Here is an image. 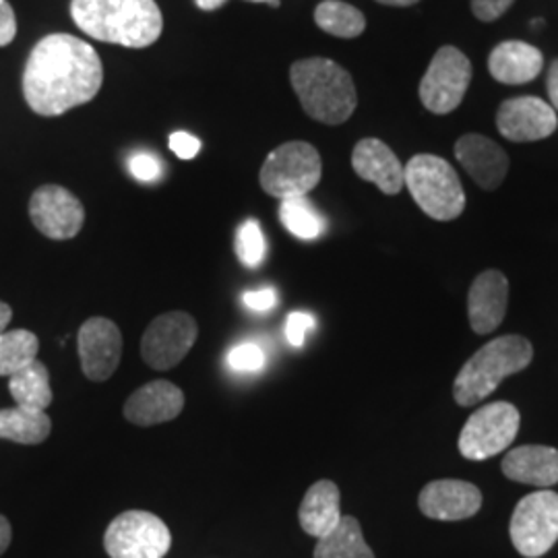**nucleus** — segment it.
<instances>
[{
    "label": "nucleus",
    "instance_id": "1",
    "mask_svg": "<svg viewBox=\"0 0 558 558\" xmlns=\"http://www.w3.org/2000/svg\"><path fill=\"white\" fill-rule=\"evenodd\" d=\"M104 83L100 54L69 34H50L29 52L23 69V98L40 117L64 112L94 100Z\"/></svg>",
    "mask_w": 558,
    "mask_h": 558
},
{
    "label": "nucleus",
    "instance_id": "2",
    "mask_svg": "<svg viewBox=\"0 0 558 558\" xmlns=\"http://www.w3.org/2000/svg\"><path fill=\"white\" fill-rule=\"evenodd\" d=\"M71 17L89 38L124 48H149L163 29L156 0H71Z\"/></svg>",
    "mask_w": 558,
    "mask_h": 558
},
{
    "label": "nucleus",
    "instance_id": "3",
    "mask_svg": "<svg viewBox=\"0 0 558 558\" xmlns=\"http://www.w3.org/2000/svg\"><path fill=\"white\" fill-rule=\"evenodd\" d=\"M290 83L306 117L323 124H343L359 106L352 75L333 60L317 57L294 62Z\"/></svg>",
    "mask_w": 558,
    "mask_h": 558
},
{
    "label": "nucleus",
    "instance_id": "4",
    "mask_svg": "<svg viewBox=\"0 0 558 558\" xmlns=\"http://www.w3.org/2000/svg\"><path fill=\"white\" fill-rule=\"evenodd\" d=\"M534 359L532 343L521 336H502L482 345L463 364L453 385V398L459 405L472 408L488 398L500 380L521 373Z\"/></svg>",
    "mask_w": 558,
    "mask_h": 558
},
{
    "label": "nucleus",
    "instance_id": "5",
    "mask_svg": "<svg viewBox=\"0 0 558 558\" xmlns=\"http://www.w3.org/2000/svg\"><path fill=\"white\" fill-rule=\"evenodd\" d=\"M405 186L420 209L437 221H451L465 209V193L458 172L447 160L420 154L403 166Z\"/></svg>",
    "mask_w": 558,
    "mask_h": 558
},
{
    "label": "nucleus",
    "instance_id": "6",
    "mask_svg": "<svg viewBox=\"0 0 558 558\" xmlns=\"http://www.w3.org/2000/svg\"><path fill=\"white\" fill-rule=\"evenodd\" d=\"M323 177L319 151L304 141H290L274 149L260 168V186L276 199L306 197Z\"/></svg>",
    "mask_w": 558,
    "mask_h": 558
},
{
    "label": "nucleus",
    "instance_id": "7",
    "mask_svg": "<svg viewBox=\"0 0 558 558\" xmlns=\"http://www.w3.org/2000/svg\"><path fill=\"white\" fill-rule=\"evenodd\" d=\"M519 410L513 403L495 401L476 410L461 428L459 453L472 461H484L502 453L519 433Z\"/></svg>",
    "mask_w": 558,
    "mask_h": 558
},
{
    "label": "nucleus",
    "instance_id": "8",
    "mask_svg": "<svg viewBox=\"0 0 558 558\" xmlns=\"http://www.w3.org/2000/svg\"><path fill=\"white\" fill-rule=\"evenodd\" d=\"M511 542L521 557H544L558 542V495L539 488L519 500L511 525Z\"/></svg>",
    "mask_w": 558,
    "mask_h": 558
},
{
    "label": "nucleus",
    "instance_id": "9",
    "mask_svg": "<svg viewBox=\"0 0 558 558\" xmlns=\"http://www.w3.org/2000/svg\"><path fill=\"white\" fill-rule=\"evenodd\" d=\"M170 546L168 525L149 511H124L104 534V548L110 558H163Z\"/></svg>",
    "mask_w": 558,
    "mask_h": 558
},
{
    "label": "nucleus",
    "instance_id": "10",
    "mask_svg": "<svg viewBox=\"0 0 558 558\" xmlns=\"http://www.w3.org/2000/svg\"><path fill=\"white\" fill-rule=\"evenodd\" d=\"M470 81V59L456 46H442L420 81V101L433 114H449L465 98Z\"/></svg>",
    "mask_w": 558,
    "mask_h": 558
},
{
    "label": "nucleus",
    "instance_id": "11",
    "mask_svg": "<svg viewBox=\"0 0 558 558\" xmlns=\"http://www.w3.org/2000/svg\"><path fill=\"white\" fill-rule=\"evenodd\" d=\"M197 336V320L189 313H166L151 320L145 329L141 339V356L156 371H170L191 352Z\"/></svg>",
    "mask_w": 558,
    "mask_h": 558
},
{
    "label": "nucleus",
    "instance_id": "12",
    "mask_svg": "<svg viewBox=\"0 0 558 558\" xmlns=\"http://www.w3.org/2000/svg\"><path fill=\"white\" fill-rule=\"evenodd\" d=\"M29 218L46 239L71 240L85 223V207L69 189L44 184L29 199Z\"/></svg>",
    "mask_w": 558,
    "mask_h": 558
},
{
    "label": "nucleus",
    "instance_id": "13",
    "mask_svg": "<svg viewBox=\"0 0 558 558\" xmlns=\"http://www.w3.org/2000/svg\"><path fill=\"white\" fill-rule=\"evenodd\" d=\"M83 375L94 383L110 379L122 359V333L114 320L92 317L81 325L77 336Z\"/></svg>",
    "mask_w": 558,
    "mask_h": 558
},
{
    "label": "nucleus",
    "instance_id": "14",
    "mask_svg": "<svg viewBox=\"0 0 558 558\" xmlns=\"http://www.w3.org/2000/svg\"><path fill=\"white\" fill-rule=\"evenodd\" d=\"M497 126L505 140L532 143L548 140L558 129V117L548 101L536 96H519L500 104Z\"/></svg>",
    "mask_w": 558,
    "mask_h": 558
},
{
    "label": "nucleus",
    "instance_id": "15",
    "mask_svg": "<svg viewBox=\"0 0 558 558\" xmlns=\"http://www.w3.org/2000/svg\"><path fill=\"white\" fill-rule=\"evenodd\" d=\"M420 511L439 521L474 518L482 507V493L465 480H435L420 493Z\"/></svg>",
    "mask_w": 558,
    "mask_h": 558
},
{
    "label": "nucleus",
    "instance_id": "16",
    "mask_svg": "<svg viewBox=\"0 0 558 558\" xmlns=\"http://www.w3.org/2000/svg\"><path fill=\"white\" fill-rule=\"evenodd\" d=\"M456 158L470 179L484 191H495L507 179L509 158L499 143L478 133H468L456 143Z\"/></svg>",
    "mask_w": 558,
    "mask_h": 558
},
{
    "label": "nucleus",
    "instance_id": "17",
    "mask_svg": "<svg viewBox=\"0 0 558 558\" xmlns=\"http://www.w3.org/2000/svg\"><path fill=\"white\" fill-rule=\"evenodd\" d=\"M184 393L170 380H151L126 399L122 414L131 424L156 426L179 418Z\"/></svg>",
    "mask_w": 558,
    "mask_h": 558
},
{
    "label": "nucleus",
    "instance_id": "18",
    "mask_svg": "<svg viewBox=\"0 0 558 558\" xmlns=\"http://www.w3.org/2000/svg\"><path fill=\"white\" fill-rule=\"evenodd\" d=\"M509 302V281L497 271L488 269L474 279L468 296V315L470 327L478 333L486 336L499 327Z\"/></svg>",
    "mask_w": 558,
    "mask_h": 558
},
{
    "label": "nucleus",
    "instance_id": "19",
    "mask_svg": "<svg viewBox=\"0 0 558 558\" xmlns=\"http://www.w3.org/2000/svg\"><path fill=\"white\" fill-rule=\"evenodd\" d=\"M352 168L360 179L377 184L385 195H398L405 186L403 163L383 141H359L352 151Z\"/></svg>",
    "mask_w": 558,
    "mask_h": 558
},
{
    "label": "nucleus",
    "instance_id": "20",
    "mask_svg": "<svg viewBox=\"0 0 558 558\" xmlns=\"http://www.w3.org/2000/svg\"><path fill=\"white\" fill-rule=\"evenodd\" d=\"M502 474L519 484L550 488L558 484V449L546 445H523L502 459Z\"/></svg>",
    "mask_w": 558,
    "mask_h": 558
},
{
    "label": "nucleus",
    "instance_id": "21",
    "mask_svg": "<svg viewBox=\"0 0 558 558\" xmlns=\"http://www.w3.org/2000/svg\"><path fill=\"white\" fill-rule=\"evenodd\" d=\"M542 66L544 54L525 41H500L488 57V71L502 85L532 83L542 73Z\"/></svg>",
    "mask_w": 558,
    "mask_h": 558
},
{
    "label": "nucleus",
    "instance_id": "22",
    "mask_svg": "<svg viewBox=\"0 0 558 558\" xmlns=\"http://www.w3.org/2000/svg\"><path fill=\"white\" fill-rule=\"evenodd\" d=\"M341 495L336 482L319 480L315 482L300 505V527L313 536L325 538L329 536L341 521Z\"/></svg>",
    "mask_w": 558,
    "mask_h": 558
},
{
    "label": "nucleus",
    "instance_id": "23",
    "mask_svg": "<svg viewBox=\"0 0 558 558\" xmlns=\"http://www.w3.org/2000/svg\"><path fill=\"white\" fill-rule=\"evenodd\" d=\"M52 433V420L46 412L27 408L0 410V439L13 440L20 445H40Z\"/></svg>",
    "mask_w": 558,
    "mask_h": 558
},
{
    "label": "nucleus",
    "instance_id": "24",
    "mask_svg": "<svg viewBox=\"0 0 558 558\" xmlns=\"http://www.w3.org/2000/svg\"><path fill=\"white\" fill-rule=\"evenodd\" d=\"M9 391L21 408L44 412L52 403V387L50 373L40 360H34L20 373L9 377Z\"/></svg>",
    "mask_w": 558,
    "mask_h": 558
},
{
    "label": "nucleus",
    "instance_id": "25",
    "mask_svg": "<svg viewBox=\"0 0 558 558\" xmlns=\"http://www.w3.org/2000/svg\"><path fill=\"white\" fill-rule=\"evenodd\" d=\"M315 558H375L362 536L359 519L341 518L338 527L317 542Z\"/></svg>",
    "mask_w": 558,
    "mask_h": 558
},
{
    "label": "nucleus",
    "instance_id": "26",
    "mask_svg": "<svg viewBox=\"0 0 558 558\" xmlns=\"http://www.w3.org/2000/svg\"><path fill=\"white\" fill-rule=\"evenodd\" d=\"M315 23L329 36L352 40L362 36L366 20L356 7L341 0H323L315 9Z\"/></svg>",
    "mask_w": 558,
    "mask_h": 558
},
{
    "label": "nucleus",
    "instance_id": "27",
    "mask_svg": "<svg viewBox=\"0 0 558 558\" xmlns=\"http://www.w3.org/2000/svg\"><path fill=\"white\" fill-rule=\"evenodd\" d=\"M40 339L27 329H13L0 333V377H13L38 360Z\"/></svg>",
    "mask_w": 558,
    "mask_h": 558
},
{
    "label": "nucleus",
    "instance_id": "28",
    "mask_svg": "<svg viewBox=\"0 0 558 558\" xmlns=\"http://www.w3.org/2000/svg\"><path fill=\"white\" fill-rule=\"evenodd\" d=\"M279 220L290 234H294L300 240L319 239L325 232L323 216L306 197L281 201Z\"/></svg>",
    "mask_w": 558,
    "mask_h": 558
},
{
    "label": "nucleus",
    "instance_id": "29",
    "mask_svg": "<svg viewBox=\"0 0 558 558\" xmlns=\"http://www.w3.org/2000/svg\"><path fill=\"white\" fill-rule=\"evenodd\" d=\"M265 253H267V242H265L259 221L253 218L244 221L236 234V257L240 263L248 269H255L265 259Z\"/></svg>",
    "mask_w": 558,
    "mask_h": 558
},
{
    "label": "nucleus",
    "instance_id": "30",
    "mask_svg": "<svg viewBox=\"0 0 558 558\" xmlns=\"http://www.w3.org/2000/svg\"><path fill=\"white\" fill-rule=\"evenodd\" d=\"M228 366L234 371V373H257L263 366H265V352L260 350L257 343H239L234 345L228 356H226Z\"/></svg>",
    "mask_w": 558,
    "mask_h": 558
},
{
    "label": "nucleus",
    "instance_id": "31",
    "mask_svg": "<svg viewBox=\"0 0 558 558\" xmlns=\"http://www.w3.org/2000/svg\"><path fill=\"white\" fill-rule=\"evenodd\" d=\"M129 170L141 182H154V180L160 179L161 163L156 156L140 151L129 158Z\"/></svg>",
    "mask_w": 558,
    "mask_h": 558
},
{
    "label": "nucleus",
    "instance_id": "32",
    "mask_svg": "<svg viewBox=\"0 0 558 558\" xmlns=\"http://www.w3.org/2000/svg\"><path fill=\"white\" fill-rule=\"evenodd\" d=\"M315 329V319L308 313H292L286 320V338L290 341V345L302 348L306 336Z\"/></svg>",
    "mask_w": 558,
    "mask_h": 558
},
{
    "label": "nucleus",
    "instance_id": "33",
    "mask_svg": "<svg viewBox=\"0 0 558 558\" xmlns=\"http://www.w3.org/2000/svg\"><path fill=\"white\" fill-rule=\"evenodd\" d=\"M515 0H472V13L476 20L490 23L502 17Z\"/></svg>",
    "mask_w": 558,
    "mask_h": 558
},
{
    "label": "nucleus",
    "instance_id": "34",
    "mask_svg": "<svg viewBox=\"0 0 558 558\" xmlns=\"http://www.w3.org/2000/svg\"><path fill=\"white\" fill-rule=\"evenodd\" d=\"M242 302L255 311V313H267L278 304V292L274 288H260L242 294Z\"/></svg>",
    "mask_w": 558,
    "mask_h": 558
},
{
    "label": "nucleus",
    "instance_id": "35",
    "mask_svg": "<svg viewBox=\"0 0 558 558\" xmlns=\"http://www.w3.org/2000/svg\"><path fill=\"white\" fill-rule=\"evenodd\" d=\"M170 149L179 156L180 160H193L201 151V141L191 133H172L170 135Z\"/></svg>",
    "mask_w": 558,
    "mask_h": 558
},
{
    "label": "nucleus",
    "instance_id": "36",
    "mask_svg": "<svg viewBox=\"0 0 558 558\" xmlns=\"http://www.w3.org/2000/svg\"><path fill=\"white\" fill-rule=\"evenodd\" d=\"M17 36V17L9 0H0V48L9 46Z\"/></svg>",
    "mask_w": 558,
    "mask_h": 558
},
{
    "label": "nucleus",
    "instance_id": "37",
    "mask_svg": "<svg viewBox=\"0 0 558 558\" xmlns=\"http://www.w3.org/2000/svg\"><path fill=\"white\" fill-rule=\"evenodd\" d=\"M546 89H548V98L553 110L558 112V59L550 64L548 69V81H546Z\"/></svg>",
    "mask_w": 558,
    "mask_h": 558
},
{
    "label": "nucleus",
    "instance_id": "38",
    "mask_svg": "<svg viewBox=\"0 0 558 558\" xmlns=\"http://www.w3.org/2000/svg\"><path fill=\"white\" fill-rule=\"evenodd\" d=\"M11 539H13V530H11V523L4 515H0V557L7 553V548L11 546Z\"/></svg>",
    "mask_w": 558,
    "mask_h": 558
},
{
    "label": "nucleus",
    "instance_id": "39",
    "mask_svg": "<svg viewBox=\"0 0 558 558\" xmlns=\"http://www.w3.org/2000/svg\"><path fill=\"white\" fill-rule=\"evenodd\" d=\"M11 319H13V311H11V306H9L7 302H2V300H0V333H4V331H7V327H9Z\"/></svg>",
    "mask_w": 558,
    "mask_h": 558
},
{
    "label": "nucleus",
    "instance_id": "40",
    "mask_svg": "<svg viewBox=\"0 0 558 558\" xmlns=\"http://www.w3.org/2000/svg\"><path fill=\"white\" fill-rule=\"evenodd\" d=\"M195 2L203 11H218L228 0H195Z\"/></svg>",
    "mask_w": 558,
    "mask_h": 558
},
{
    "label": "nucleus",
    "instance_id": "41",
    "mask_svg": "<svg viewBox=\"0 0 558 558\" xmlns=\"http://www.w3.org/2000/svg\"><path fill=\"white\" fill-rule=\"evenodd\" d=\"M377 2L387 7H412V4H418L420 0H377Z\"/></svg>",
    "mask_w": 558,
    "mask_h": 558
},
{
    "label": "nucleus",
    "instance_id": "42",
    "mask_svg": "<svg viewBox=\"0 0 558 558\" xmlns=\"http://www.w3.org/2000/svg\"><path fill=\"white\" fill-rule=\"evenodd\" d=\"M269 7H274V9H278L279 7V0H271V2H267Z\"/></svg>",
    "mask_w": 558,
    "mask_h": 558
},
{
    "label": "nucleus",
    "instance_id": "43",
    "mask_svg": "<svg viewBox=\"0 0 558 558\" xmlns=\"http://www.w3.org/2000/svg\"><path fill=\"white\" fill-rule=\"evenodd\" d=\"M248 2H271V0H248Z\"/></svg>",
    "mask_w": 558,
    "mask_h": 558
}]
</instances>
